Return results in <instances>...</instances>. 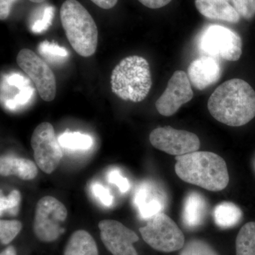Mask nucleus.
Here are the masks:
<instances>
[{"label": "nucleus", "mask_w": 255, "mask_h": 255, "mask_svg": "<svg viewBox=\"0 0 255 255\" xmlns=\"http://www.w3.org/2000/svg\"><path fill=\"white\" fill-rule=\"evenodd\" d=\"M208 110L218 122L238 127L255 117V91L241 79H232L216 88L208 101Z\"/></svg>", "instance_id": "1"}, {"label": "nucleus", "mask_w": 255, "mask_h": 255, "mask_svg": "<svg viewBox=\"0 0 255 255\" xmlns=\"http://www.w3.org/2000/svg\"><path fill=\"white\" fill-rule=\"evenodd\" d=\"M176 160V174L184 182L211 191H222L229 183L226 162L214 152L196 151Z\"/></svg>", "instance_id": "2"}, {"label": "nucleus", "mask_w": 255, "mask_h": 255, "mask_svg": "<svg viewBox=\"0 0 255 255\" xmlns=\"http://www.w3.org/2000/svg\"><path fill=\"white\" fill-rule=\"evenodd\" d=\"M112 91L124 101L142 102L152 87L150 65L145 58L131 55L114 68L111 76Z\"/></svg>", "instance_id": "3"}, {"label": "nucleus", "mask_w": 255, "mask_h": 255, "mask_svg": "<svg viewBox=\"0 0 255 255\" xmlns=\"http://www.w3.org/2000/svg\"><path fill=\"white\" fill-rule=\"evenodd\" d=\"M60 19L67 38L80 56H92L98 45L95 20L77 0H66L60 8Z\"/></svg>", "instance_id": "4"}, {"label": "nucleus", "mask_w": 255, "mask_h": 255, "mask_svg": "<svg viewBox=\"0 0 255 255\" xmlns=\"http://www.w3.org/2000/svg\"><path fill=\"white\" fill-rule=\"evenodd\" d=\"M139 231L143 241L157 251L172 253L181 251L185 245V238L180 228L163 213L151 218Z\"/></svg>", "instance_id": "5"}, {"label": "nucleus", "mask_w": 255, "mask_h": 255, "mask_svg": "<svg viewBox=\"0 0 255 255\" xmlns=\"http://www.w3.org/2000/svg\"><path fill=\"white\" fill-rule=\"evenodd\" d=\"M68 217V210L53 196H44L37 203L33 221V232L40 241L52 243L64 232L63 224Z\"/></svg>", "instance_id": "6"}, {"label": "nucleus", "mask_w": 255, "mask_h": 255, "mask_svg": "<svg viewBox=\"0 0 255 255\" xmlns=\"http://www.w3.org/2000/svg\"><path fill=\"white\" fill-rule=\"evenodd\" d=\"M199 46L207 56L228 61H237L243 53V42L239 35L219 25H211L203 31Z\"/></svg>", "instance_id": "7"}, {"label": "nucleus", "mask_w": 255, "mask_h": 255, "mask_svg": "<svg viewBox=\"0 0 255 255\" xmlns=\"http://www.w3.org/2000/svg\"><path fill=\"white\" fill-rule=\"evenodd\" d=\"M31 145L37 166L45 173L54 172L63 157V152L52 124H39L32 134Z\"/></svg>", "instance_id": "8"}, {"label": "nucleus", "mask_w": 255, "mask_h": 255, "mask_svg": "<svg viewBox=\"0 0 255 255\" xmlns=\"http://www.w3.org/2000/svg\"><path fill=\"white\" fill-rule=\"evenodd\" d=\"M16 63L33 82L42 100L51 102L56 95L54 73L45 60L33 50L23 48L18 52Z\"/></svg>", "instance_id": "9"}, {"label": "nucleus", "mask_w": 255, "mask_h": 255, "mask_svg": "<svg viewBox=\"0 0 255 255\" xmlns=\"http://www.w3.org/2000/svg\"><path fill=\"white\" fill-rule=\"evenodd\" d=\"M150 141L155 148L176 156L196 152L201 145L200 140L196 134L171 127H159L152 130Z\"/></svg>", "instance_id": "10"}, {"label": "nucleus", "mask_w": 255, "mask_h": 255, "mask_svg": "<svg viewBox=\"0 0 255 255\" xmlns=\"http://www.w3.org/2000/svg\"><path fill=\"white\" fill-rule=\"evenodd\" d=\"M193 97L194 92L187 74L177 70L169 79L164 93L156 102V109L161 115L171 117L183 105L192 100Z\"/></svg>", "instance_id": "11"}, {"label": "nucleus", "mask_w": 255, "mask_h": 255, "mask_svg": "<svg viewBox=\"0 0 255 255\" xmlns=\"http://www.w3.org/2000/svg\"><path fill=\"white\" fill-rule=\"evenodd\" d=\"M100 238L113 255H138L133 244L139 241L136 233L122 223L103 220L99 223Z\"/></svg>", "instance_id": "12"}, {"label": "nucleus", "mask_w": 255, "mask_h": 255, "mask_svg": "<svg viewBox=\"0 0 255 255\" xmlns=\"http://www.w3.org/2000/svg\"><path fill=\"white\" fill-rule=\"evenodd\" d=\"M221 74L222 68L217 59L205 55L189 65L187 75L193 86L204 90L219 81Z\"/></svg>", "instance_id": "13"}, {"label": "nucleus", "mask_w": 255, "mask_h": 255, "mask_svg": "<svg viewBox=\"0 0 255 255\" xmlns=\"http://www.w3.org/2000/svg\"><path fill=\"white\" fill-rule=\"evenodd\" d=\"M134 204L142 219H150L162 213L166 205V196L153 183L144 182L137 188Z\"/></svg>", "instance_id": "14"}, {"label": "nucleus", "mask_w": 255, "mask_h": 255, "mask_svg": "<svg viewBox=\"0 0 255 255\" xmlns=\"http://www.w3.org/2000/svg\"><path fill=\"white\" fill-rule=\"evenodd\" d=\"M0 174L3 177L16 176L22 180H32L38 174V169L30 159L6 155L0 159Z\"/></svg>", "instance_id": "15"}, {"label": "nucleus", "mask_w": 255, "mask_h": 255, "mask_svg": "<svg viewBox=\"0 0 255 255\" xmlns=\"http://www.w3.org/2000/svg\"><path fill=\"white\" fill-rule=\"evenodd\" d=\"M195 5L203 16L211 19L238 23L241 18L233 6L225 0H195Z\"/></svg>", "instance_id": "16"}, {"label": "nucleus", "mask_w": 255, "mask_h": 255, "mask_svg": "<svg viewBox=\"0 0 255 255\" xmlns=\"http://www.w3.org/2000/svg\"><path fill=\"white\" fill-rule=\"evenodd\" d=\"M63 255H99L98 248L90 233L79 230L69 238Z\"/></svg>", "instance_id": "17"}, {"label": "nucleus", "mask_w": 255, "mask_h": 255, "mask_svg": "<svg viewBox=\"0 0 255 255\" xmlns=\"http://www.w3.org/2000/svg\"><path fill=\"white\" fill-rule=\"evenodd\" d=\"M206 203L201 194L190 193L186 198L183 211V221L188 228L200 226L205 216Z\"/></svg>", "instance_id": "18"}, {"label": "nucleus", "mask_w": 255, "mask_h": 255, "mask_svg": "<svg viewBox=\"0 0 255 255\" xmlns=\"http://www.w3.org/2000/svg\"><path fill=\"white\" fill-rule=\"evenodd\" d=\"M243 217L241 209L232 202L221 203L215 207V222L222 228H232L241 221Z\"/></svg>", "instance_id": "19"}, {"label": "nucleus", "mask_w": 255, "mask_h": 255, "mask_svg": "<svg viewBox=\"0 0 255 255\" xmlns=\"http://www.w3.org/2000/svg\"><path fill=\"white\" fill-rule=\"evenodd\" d=\"M236 255H255V222L242 227L236 241Z\"/></svg>", "instance_id": "20"}, {"label": "nucleus", "mask_w": 255, "mask_h": 255, "mask_svg": "<svg viewBox=\"0 0 255 255\" xmlns=\"http://www.w3.org/2000/svg\"><path fill=\"white\" fill-rule=\"evenodd\" d=\"M61 147L73 150H87L93 145V139L79 132H65L58 137Z\"/></svg>", "instance_id": "21"}, {"label": "nucleus", "mask_w": 255, "mask_h": 255, "mask_svg": "<svg viewBox=\"0 0 255 255\" xmlns=\"http://www.w3.org/2000/svg\"><path fill=\"white\" fill-rule=\"evenodd\" d=\"M55 8L46 4L37 9L31 21V30L34 33H41L51 26L54 18Z\"/></svg>", "instance_id": "22"}, {"label": "nucleus", "mask_w": 255, "mask_h": 255, "mask_svg": "<svg viewBox=\"0 0 255 255\" xmlns=\"http://www.w3.org/2000/svg\"><path fill=\"white\" fill-rule=\"evenodd\" d=\"M38 50L42 57L51 63H63L69 56L66 48L60 46L53 42H41L38 47Z\"/></svg>", "instance_id": "23"}, {"label": "nucleus", "mask_w": 255, "mask_h": 255, "mask_svg": "<svg viewBox=\"0 0 255 255\" xmlns=\"http://www.w3.org/2000/svg\"><path fill=\"white\" fill-rule=\"evenodd\" d=\"M179 255H220L218 252L207 242L193 239L187 242Z\"/></svg>", "instance_id": "24"}, {"label": "nucleus", "mask_w": 255, "mask_h": 255, "mask_svg": "<svg viewBox=\"0 0 255 255\" xmlns=\"http://www.w3.org/2000/svg\"><path fill=\"white\" fill-rule=\"evenodd\" d=\"M22 229V224L16 220L0 221V241L2 245L9 244Z\"/></svg>", "instance_id": "25"}, {"label": "nucleus", "mask_w": 255, "mask_h": 255, "mask_svg": "<svg viewBox=\"0 0 255 255\" xmlns=\"http://www.w3.org/2000/svg\"><path fill=\"white\" fill-rule=\"evenodd\" d=\"M0 202L1 216H2L4 213L16 215L18 213L19 204L21 203V194L19 191L14 189L11 191L7 196L1 194Z\"/></svg>", "instance_id": "26"}, {"label": "nucleus", "mask_w": 255, "mask_h": 255, "mask_svg": "<svg viewBox=\"0 0 255 255\" xmlns=\"http://www.w3.org/2000/svg\"><path fill=\"white\" fill-rule=\"evenodd\" d=\"M33 94H34V89L33 87L29 85L25 87L11 100L4 102V107L10 110H15L20 107H24L31 102Z\"/></svg>", "instance_id": "27"}, {"label": "nucleus", "mask_w": 255, "mask_h": 255, "mask_svg": "<svg viewBox=\"0 0 255 255\" xmlns=\"http://www.w3.org/2000/svg\"><path fill=\"white\" fill-rule=\"evenodd\" d=\"M240 16L251 19L255 15V0H231Z\"/></svg>", "instance_id": "28"}, {"label": "nucleus", "mask_w": 255, "mask_h": 255, "mask_svg": "<svg viewBox=\"0 0 255 255\" xmlns=\"http://www.w3.org/2000/svg\"><path fill=\"white\" fill-rule=\"evenodd\" d=\"M92 192L96 198L101 201L102 204L106 206H112L113 203V196L108 189L103 187L99 183H95L92 185Z\"/></svg>", "instance_id": "29"}, {"label": "nucleus", "mask_w": 255, "mask_h": 255, "mask_svg": "<svg viewBox=\"0 0 255 255\" xmlns=\"http://www.w3.org/2000/svg\"><path fill=\"white\" fill-rule=\"evenodd\" d=\"M109 182L118 187L121 192L126 193L130 189V184L127 178L122 176L117 169H112L108 174Z\"/></svg>", "instance_id": "30"}, {"label": "nucleus", "mask_w": 255, "mask_h": 255, "mask_svg": "<svg viewBox=\"0 0 255 255\" xmlns=\"http://www.w3.org/2000/svg\"><path fill=\"white\" fill-rule=\"evenodd\" d=\"M17 0H0V19L1 21L7 18L11 7Z\"/></svg>", "instance_id": "31"}, {"label": "nucleus", "mask_w": 255, "mask_h": 255, "mask_svg": "<svg viewBox=\"0 0 255 255\" xmlns=\"http://www.w3.org/2000/svg\"><path fill=\"white\" fill-rule=\"evenodd\" d=\"M142 4L150 9H159L170 2L172 0H138Z\"/></svg>", "instance_id": "32"}, {"label": "nucleus", "mask_w": 255, "mask_h": 255, "mask_svg": "<svg viewBox=\"0 0 255 255\" xmlns=\"http://www.w3.org/2000/svg\"><path fill=\"white\" fill-rule=\"evenodd\" d=\"M94 4L104 9H110L115 6L118 0H91Z\"/></svg>", "instance_id": "33"}, {"label": "nucleus", "mask_w": 255, "mask_h": 255, "mask_svg": "<svg viewBox=\"0 0 255 255\" xmlns=\"http://www.w3.org/2000/svg\"><path fill=\"white\" fill-rule=\"evenodd\" d=\"M0 255H17V253H16V251L14 247L10 246L5 248L4 251H1Z\"/></svg>", "instance_id": "34"}, {"label": "nucleus", "mask_w": 255, "mask_h": 255, "mask_svg": "<svg viewBox=\"0 0 255 255\" xmlns=\"http://www.w3.org/2000/svg\"><path fill=\"white\" fill-rule=\"evenodd\" d=\"M29 1L33 3H37V4H40V3L44 2L46 0H29Z\"/></svg>", "instance_id": "35"}, {"label": "nucleus", "mask_w": 255, "mask_h": 255, "mask_svg": "<svg viewBox=\"0 0 255 255\" xmlns=\"http://www.w3.org/2000/svg\"><path fill=\"white\" fill-rule=\"evenodd\" d=\"M225 1H230V0H225Z\"/></svg>", "instance_id": "36"}]
</instances>
